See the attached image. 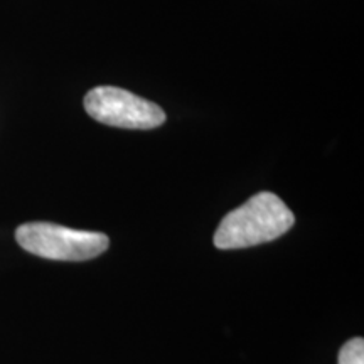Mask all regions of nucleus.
Wrapping results in <instances>:
<instances>
[{"label": "nucleus", "instance_id": "nucleus-1", "mask_svg": "<svg viewBox=\"0 0 364 364\" xmlns=\"http://www.w3.org/2000/svg\"><path fill=\"white\" fill-rule=\"evenodd\" d=\"M295 216L277 194L258 193L223 218L215 247L240 250L280 238L294 226Z\"/></svg>", "mask_w": 364, "mask_h": 364}, {"label": "nucleus", "instance_id": "nucleus-2", "mask_svg": "<svg viewBox=\"0 0 364 364\" xmlns=\"http://www.w3.org/2000/svg\"><path fill=\"white\" fill-rule=\"evenodd\" d=\"M16 240L26 252L59 262H85L100 257L110 247L107 235L73 230L54 223H26L16 230Z\"/></svg>", "mask_w": 364, "mask_h": 364}, {"label": "nucleus", "instance_id": "nucleus-3", "mask_svg": "<svg viewBox=\"0 0 364 364\" xmlns=\"http://www.w3.org/2000/svg\"><path fill=\"white\" fill-rule=\"evenodd\" d=\"M85 110L103 125L129 130H150L166 122L159 105L117 86H97L85 97Z\"/></svg>", "mask_w": 364, "mask_h": 364}, {"label": "nucleus", "instance_id": "nucleus-4", "mask_svg": "<svg viewBox=\"0 0 364 364\" xmlns=\"http://www.w3.org/2000/svg\"><path fill=\"white\" fill-rule=\"evenodd\" d=\"M338 364H364L363 338H353L341 348Z\"/></svg>", "mask_w": 364, "mask_h": 364}]
</instances>
